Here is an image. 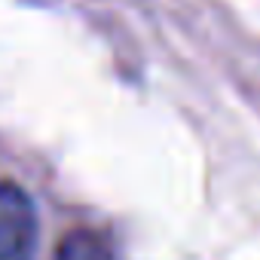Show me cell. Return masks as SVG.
<instances>
[{
  "instance_id": "1",
  "label": "cell",
  "mask_w": 260,
  "mask_h": 260,
  "mask_svg": "<svg viewBox=\"0 0 260 260\" xmlns=\"http://www.w3.org/2000/svg\"><path fill=\"white\" fill-rule=\"evenodd\" d=\"M34 242L37 214L31 196L13 181H0V260H31Z\"/></svg>"
},
{
  "instance_id": "2",
  "label": "cell",
  "mask_w": 260,
  "mask_h": 260,
  "mask_svg": "<svg viewBox=\"0 0 260 260\" xmlns=\"http://www.w3.org/2000/svg\"><path fill=\"white\" fill-rule=\"evenodd\" d=\"M52 260H113V251L104 236L92 230H74L58 242Z\"/></svg>"
}]
</instances>
